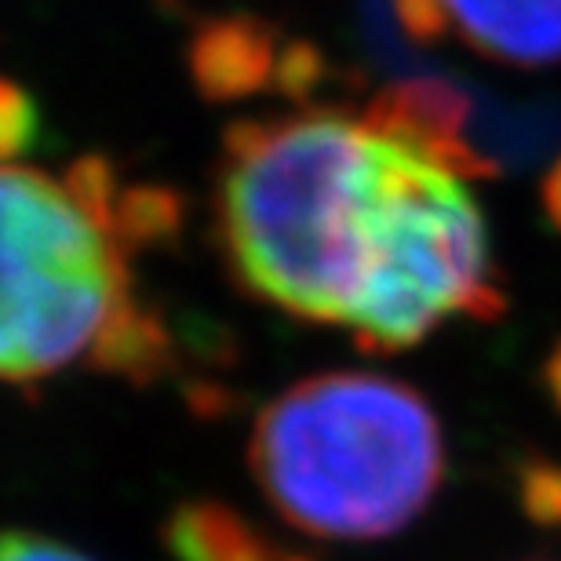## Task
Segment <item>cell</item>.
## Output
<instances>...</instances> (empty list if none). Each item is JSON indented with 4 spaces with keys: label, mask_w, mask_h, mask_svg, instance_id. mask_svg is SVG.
<instances>
[{
    "label": "cell",
    "mask_w": 561,
    "mask_h": 561,
    "mask_svg": "<svg viewBox=\"0 0 561 561\" xmlns=\"http://www.w3.org/2000/svg\"><path fill=\"white\" fill-rule=\"evenodd\" d=\"M179 222V197L125 183L106 157L66 175L0 164V383L77 365L131 383L172 373L175 340L142 299L136 255Z\"/></svg>",
    "instance_id": "cell-1"
},
{
    "label": "cell",
    "mask_w": 561,
    "mask_h": 561,
    "mask_svg": "<svg viewBox=\"0 0 561 561\" xmlns=\"http://www.w3.org/2000/svg\"><path fill=\"white\" fill-rule=\"evenodd\" d=\"M383 139L335 106L233 121L216 168V241L249 296L351 321L368 260Z\"/></svg>",
    "instance_id": "cell-2"
},
{
    "label": "cell",
    "mask_w": 561,
    "mask_h": 561,
    "mask_svg": "<svg viewBox=\"0 0 561 561\" xmlns=\"http://www.w3.org/2000/svg\"><path fill=\"white\" fill-rule=\"evenodd\" d=\"M263 500L318 540H387L445 481V434L416 387L376 373L299 379L252 423Z\"/></svg>",
    "instance_id": "cell-3"
},
{
    "label": "cell",
    "mask_w": 561,
    "mask_h": 561,
    "mask_svg": "<svg viewBox=\"0 0 561 561\" xmlns=\"http://www.w3.org/2000/svg\"><path fill=\"white\" fill-rule=\"evenodd\" d=\"M379 139L383 161L368 260L346 329L365 351L398 354L420 346L453 313L496 321L507 296L463 175L416 146Z\"/></svg>",
    "instance_id": "cell-4"
},
{
    "label": "cell",
    "mask_w": 561,
    "mask_h": 561,
    "mask_svg": "<svg viewBox=\"0 0 561 561\" xmlns=\"http://www.w3.org/2000/svg\"><path fill=\"white\" fill-rule=\"evenodd\" d=\"M190 73L216 103H233L263 92L307 95L329 73L318 48L288 41L271 22L230 15L205 22L190 41Z\"/></svg>",
    "instance_id": "cell-5"
},
{
    "label": "cell",
    "mask_w": 561,
    "mask_h": 561,
    "mask_svg": "<svg viewBox=\"0 0 561 561\" xmlns=\"http://www.w3.org/2000/svg\"><path fill=\"white\" fill-rule=\"evenodd\" d=\"M398 15L423 44L456 37L496 62H561V0H398Z\"/></svg>",
    "instance_id": "cell-6"
},
{
    "label": "cell",
    "mask_w": 561,
    "mask_h": 561,
    "mask_svg": "<svg viewBox=\"0 0 561 561\" xmlns=\"http://www.w3.org/2000/svg\"><path fill=\"white\" fill-rule=\"evenodd\" d=\"M362 121L379 136L401 139L416 150L431 153L434 161L453 168L456 175H485L489 164L470 150L463 139L467 99L448 84L405 81L383 88Z\"/></svg>",
    "instance_id": "cell-7"
},
{
    "label": "cell",
    "mask_w": 561,
    "mask_h": 561,
    "mask_svg": "<svg viewBox=\"0 0 561 561\" xmlns=\"http://www.w3.org/2000/svg\"><path fill=\"white\" fill-rule=\"evenodd\" d=\"M161 536L175 561H310L274 547L271 536L219 500L179 503Z\"/></svg>",
    "instance_id": "cell-8"
},
{
    "label": "cell",
    "mask_w": 561,
    "mask_h": 561,
    "mask_svg": "<svg viewBox=\"0 0 561 561\" xmlns=\"http://www.w3.org/2000/svg\"><path fill=\"white\" fill-rule=\"evenodd\" d=\"M41 136V114L26 88L0 77V164H11Z\"/></svg>",
    "instance_id": "cell-9"
},
{
    "label": "cell",
    "mask_w": 561,
    "mask_h": 561,
    "mask_svg": "<svg viewBox=\"0 0 561 561\" xmlns=\"http://www.w3.org/2000/svg\"><path fill=\"white\" fill-rule=\"evenodd\" d=\"M518 496L536 525H561V463H551V459L525 463Z\"/></svg>",
    "instance_id": "cell-10"
},
{
    "label": "cell",
    "mask_w": 561,
    "mask_h": 561,
    "mask_svg": "<svg viewBox=\"0 0 561 561\" xmlns=\"http://www.w3.org/2000/svg\"><path fill=\"white\" fill-rule=\"evenodd\" d=\"M0 561H92L77 547L30 529H0Z\"/></svg>",
    "instance_id": "cell-11"
},
{
    "label": "cell",
    "mask_w": 561,
    "mask_h": 561,
    "mask_svg": "<svg viewBox=\"0 0 561 561\" xmlns=\"http://www.w3.org/2000/svg\"><path fill=\"white\" fill-rule=\"evenodd\" d=\"M540 201H543V216L547 222L561 233V157L551 164V172L540 183Z\"/></svg>",
    "instance_id": "cell-12"
},
{
    "label": "cell",
    "mask_w": 561,
    "mask_h": 561,
    "mask_svg": "<svg viewBox=\"0 0 561 561\" xmlns=\"http://www.w3.org/2000/svg\"><path fill=\"white\" fill-rule=\"evenodd\" d=\"M540 383L547 390V398H551V405L561 412V343L554 346L551 354H547L543 373H540Z\"/></svg>",
    "instance_id": "cell-13"
}]
</instances>
